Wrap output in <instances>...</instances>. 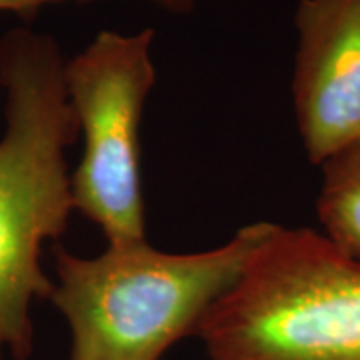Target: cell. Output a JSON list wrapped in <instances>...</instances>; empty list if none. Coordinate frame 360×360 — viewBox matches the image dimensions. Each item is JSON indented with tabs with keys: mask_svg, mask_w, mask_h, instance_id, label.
<instances>
[{
	"mask_svg": "<svg viewBox=\"0 0 360 360\" xmlns=\"http://www.w3.org/2000/svg\"><path fill=\"white\" fill-rule=\"evenodd\" d=\"M292 106L312 165L360 141V0H298Z\"/></svg>",
	"mask_w": 360,
	"mask_h": 360,
	"instance_id": "5b68a950",
	"label": "cell"
},
{
	"mask_svg": "<svg viewBox=\"0 0 360 360\" xmlns=\"http://www.w3.org/2000/svg\"><path fill=\"white\" fill-rule=\"evenodd\" d=\"M63 2H98V0H0V13H13L25 20H32L39 11L51 4H63ZM146 4H153L165 13L174 16H186L194 11L196 0H142Z\"/></svg>",
	"mask_w": 360,
	"mask_h": 360,
	"instance_id": "52a82bcc",
	"label": "cell"
},
{
	"mask_svg": "<svg viewBox=\"0 0 360 360\" xmlns=\"http://www.w3.org/2000/svg\"><path fill=\"white\" fill-rule=\"evenodd\" d=\"M274 222L246 224L222 246L162 252L146 243L78 257L52 246L51 300L70 333L68 360H162L243 276Z\"/></svg>",
	"mask_w": 360,
	"mask_h": 360,
	"instance_id": "7a4b0ae2",
	"label": "cell"
},
{
	"mask_svg": "<svg viewBox=\"0 0 360 360\" xmlns=\"http://www.w3.org/2000/svg\"><path fill=\"white\" fill-rule=\"evenodd\" d=\"M321 170L316 217L322 234L360 260V141L328 156Z\"/></svg>",
	"mask_w": 360,
	"mask_h": 360,
	"instance_id": "8992f818",
	"label": "cell"
},
{
	"mask_svg": "<svg viewBox=\"0 0 360 360\" xmlns=\"http://www.w3.org/2000/svg\"><path fill=\"white\" fill-rule=\"evenodd\" d=\"M0 94H2V82H0Z\"/></svg>",
	"mask_w": 360,
	"mask_h": 360,
	"instance_id": "ba28073f",
	"label": "cell"
},
{
	"mask_svg": "<svg viewBox=\"0 0 360 360\" xmlns=\"http://www.w3.org/2000/svg\"><path fill=\"white\" fill-rule=\"evenodd\" d=\"M65 56L51 34L14 28L0 40L6 129L0 139V360L34 352L30 307L51 298L42 246L77 210L66 150L78 122L65 86Z\"/></svg>",
	"mask_w": 360,
	"mask_h": 360,
	"instance_id": "6da1fadb",
	"label": "cell"
},
{
	"mask_svg": "<svg viewBox=\"0 0 360 360\" xmlns=\"http://www.w3.org/2000/svg\"><path fill=\"white\" fill-rule=\"evenodd\" d=\"M155 30H101L65 65V86L82 134L70 174L75 208L108 245L146 243L141 120L156 84Z\"/></svg>",
	"mask_w": 360,
	"mask_h": 360,
	"instance_id": "277c9868",
	"label": "cell"
},
{
	"mask_svg": "<svg viewBox=\"0 0 360 360\" xmlns=\"http://www.w3.org/2000/svg\"><path fill=\"white\" fill-rule=\"evenodd\" d=\"M194 336L208 360H360V260L274 224Z\"/></svg>",
	"mask_w": 360,
	"mask_h": 360,
	"instance_id": "3957f363",
	"label": "cell"
}]
</instances>
